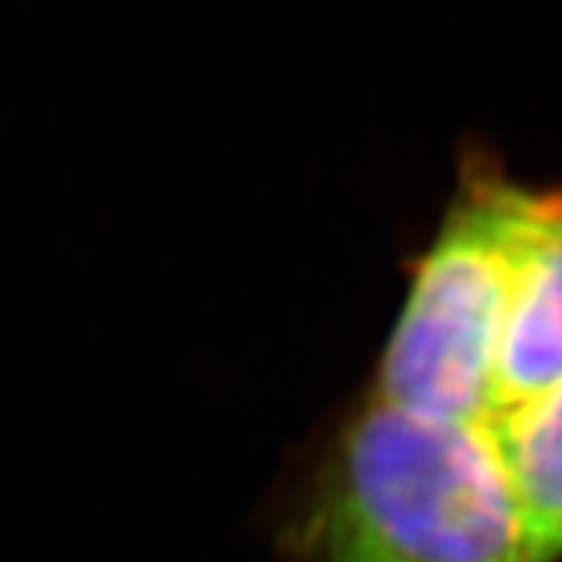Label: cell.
<instances>
[{
	"label": "cell",
	"instance_id": "obj_2",
	"mask_svg": "<svg viewBox=\"0 0 562 562\" xmlns=\"http://www.w3.org/2000/svg\"><path fill=\"white\" fill-rule=\"evenodd\" d=\"M540 195L488 161L465 164L437 238L416 261L373 400L430 419L488 425L510 288Z\"/></svg>",
	"mask_w": 562,
	"mask_h": 562
},
{
	"label": "cell",
	"instance_id": "obj_4",
	"mask_svg": "<svg viewBox=\"0 0 562 562\" xmlns=\"http://www.w3.org/2000/svg\"><path fill=\"white\" fill-rule=\"evenodd\" d=\"M533 562H562V382L488 425Z\"/></svg>",
	"mask_w": 562,
	"mask_h": 562
},
{
	"label": "cell",
	"instance_id": "obj_1",
	"mask_svg": "<svg viewBox=\"0 0 562 562\" xmlns=\"http://www.w3.org/2000/svg\"><path fill=\"white\" fill-rule=\"evenodd\" d=\"M296 542L304 562H533L488 425L379 400L334 439Z\"/></svg>",
	"mask_w": 562,
	"mask_h": 562
},
{
	"label": "cell",
	"instance_id": "obj_3",
	"mask_svg": "<svg viewBox=\"0 0 562 562\" xmlns=\"http://www.w3.org/2000/svg\"><path fill=\"white\" fill-rule=\"evenodd\" d=\"M562 382V190H542L519 252L496 353L494 414L517 411ZM488 422V425H491Z\"/></svg>",
	"mask_w": 562,
	"mask_h": 562
}]
</instances>
